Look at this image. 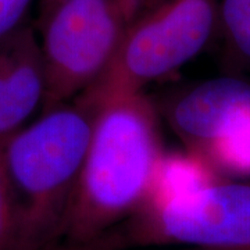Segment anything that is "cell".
<instances>
[{
  "label": "cell",
  "mask_w": 250,
  "mask_h": 250,
  "mask_svg": "<svg viewBox=\"0 0 250 250\" xmlns=\"http://www.w3.org/2000/svg\"><path fill=\"white\" fill-rule=\"evenodd\" d=\"M161 157L156 113L143 93L100 108L62 235L93 243L131 217L149 196Z\"/></svg>",
  "instance_id": "1"
},
{
  "label": "cell",
  "mask_w": 250,
  "mask_h": 250,
  "mask_svg": "<svg viewBox=\"0 0 250 250\" xmlns=\"http://www.w3.org/2000/svg\"><path fill=\"white\" fill-rule=\"evenodd\" d=\"M93 118L75 102L67 103L9 138L4 157L17 202L11 250H41L62 235Z\"/></svg>",
  "instance_id": "2"
},
{
  "label": "cell",
  "mask_w": 250,
  "mask_h": 250,
  "mask_svg": "<svg viewBox=\"0 0 250 250\" xmlns=\"http://www.w3.org/2000/svg\"><path fill=\"white\" fill-rule=\"evenodd\" d=\"M218 9L220 0H150L104 71L74 102L95 117L114 100L143 93L202 52L217 28Z\"/></svg>",
  "instance_id": "3"
},
{
  "label": "cell",
  "mask_w": 250,
  "mask_h": 250,
  "mask_svg": "<svg viewBox=\"0 0 250 250\" xmlns=\"http://www.w3.org/2000/svg\"><path fill=\"white\" fill-rule=\"evenodd\" d=\"M150 0H65L38 21L45 67L42 111L67 104L98 80Z\"/></svg>",
  "instance_id": "4"
},
{
  "label": "cell",
  "mask_w": 250,
  "mask_h": 250,
  "mask_svg": "<svg viewBox=\"0 0 250 250\" xmlns=\"http://www.w3.org/2000/svg\"><path fill=\"white\" fill-rule=\"evenodd\" d=\"M98 242L103 249L190 245L250 250V184L215 181L177 196L147 200Z\"/></svg>",
  "instance_id": "5"
},
{
  "label": "cell",
  "mask_w": 250,
  "mask_h": 250,
  "mask_svg": "<svg viewBox=\"0 0 250 250\" xmlns=\"http://www.w3.org/2000/svg\"><path fill=\"white\" fill-rule=\"evenodd\" d=\"M166 118L188 152L200 157L214 143L250 131V83L235 77L197 83L166 106Z\"/></svg>",
  "instance_id": "6"
},
{
  "label": "cell",
  "mask_w": 250,
  "mask_h": 250,
  "mask_svg": "<svg viewBox=\"0 0 250 250\" xmlns=\"http://www.w3.org/2000/svg\"><path fill=\"white\" fill-rule=\"evenodd\" d=\"M45 67L34 28L21 24L0 39V136L17 132L42 106Z\"/></svg>",
  "instance_id": "7"
},
{
  "label": "cell",
  "mask_w": 250,
  "mask_h": 250,
  "mask_svg": "<svg viewBox=\"0 0 250 250\" xmlns=\"http://www.w3.org/2000/svg\"><path fill=\"white\" fill-rule=\"evenodd\" d=\"M215 181L214 171L195 154H163L146 202L187 193Z\"/></svg>",
  "instance_id": "8"
},
{
  "label": "cell",
  "mask_w": 250,
  "mask_h": 250,
  "mask_svg": "<svg viewBox=\"0 0 250 250\" xmlns=\"http://www.w3.org/2000/svg\"><path fill=\"white\" fill-rule=\"evenodd\" d=\"M227 62L250 70V0H220L218 22Z\"/></svg>",
  "instance_id": "9"
},
{
  "label": "cell",
  "mask_w": 250,
  "mask_h": 250,
  "mask_svg": "<svg viewBox=\"0 0 250 250\" xmlns=\"http://www.w3.org/2000/svg\"><path fill=\"white\" fill-rule=\"evenodd\" d=\"M200 159L214 171L236 177L250 175V131L214 143Z\"/></svg>",
  "instance_id": "10"
},
{
  "label": "cell",
  "mask_w": 250,
  "mask_h": 250,
  "mask_svg": "<svg viewBox=\"0 0 250 250\" xmlns=\"http://www.w3.org/2000/svg\"><path fill=\"white\" fill-rule=\"evenodd\" d=\"M11 135L0 136V250H11L17 229V202L4 157Z\"/></svg>",
  "instance_id": "11"
},
{
  "label": "cell",
  "mask_w": 250,
  "mask_h": 250,
  "mask_svg": "<svg viewBox=\"0 0 250 250\" xmlns=\"http://www.w3.org/2000/svg\"><path fill=\"white\" fill-rule=\"evenodd\" d=\"M34 0H0V39L21 24Z\"/></svg>",
  "instance_id": "12"
},
{
  "label": "cell",
  "mask_w": 250,
  "mask_h": 250,
  "mask_svg": "<svg viewBox=\"0 0 250 250\" xmlns=\"http://www.w3.org/2000/svg\"><path fill=\"white\" fill-rule=\"evenodd\" d=\"M65 0H39V20L43 18L52 10Z\"/></svg>",
  "instance_id": "13"
},
{
  "label": "cell",
  "mask_w": 250,
  "mask_h": 250,
  "mask_svg": "<svg viewBox=\"0 0 250 250\" xmlns=\"http://www.w3.org/2000/svg\"><path fill=\"white\" fill-rule=\"evenodd\" d=\"M199 250H206V249H199Z\"/></svg>",
  "instance_id": "14"
}]
</instances>
